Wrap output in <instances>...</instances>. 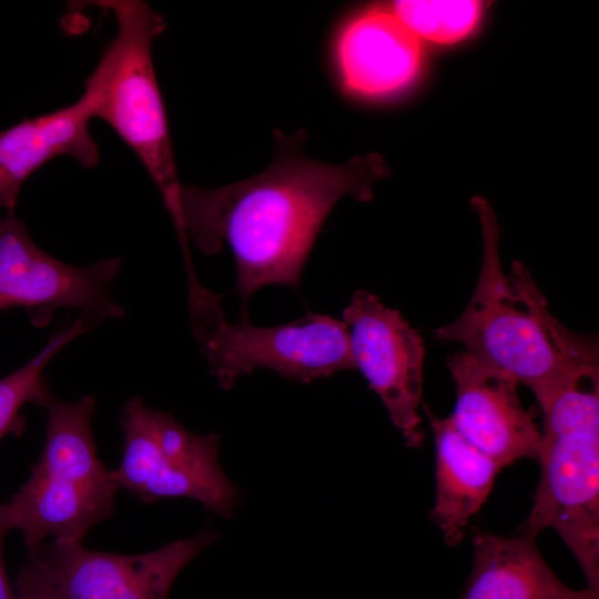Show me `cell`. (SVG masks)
Wrapping results in <instances>:
<instances>
[{
    "mask_svg": "<svg viewBox=\"0 0 599 599\" xmlns=\"http://www.w3.org/2000/svg\"><path fill=\"white\" fill-rule=\"evenodd\" d=\"M14 599H58L37 564L29 559L17 577Z\"/></svg>",
    "mask_w": 599,
    "mask_h": 599,
    "instance_id": "obj_18",
    "label": "cell"
},
{
    "mask_svg": "<svg viewBox=\"0 0 599 599\" xmlns=\"http://www.w3.org/2000/svg\"><path fill=\"white\" fill-rule=\"evenodd\" d=\"M483 234L478 281L464 312L435 337L458 342L477 361L525 384L539 406L576 375L598 367L597 343L556 319L546 300L518 262L505 275L499 260V227L489 203L474 196Z\"/></svg>",
    "mask_w": 599,
    "mask_h": 599,
    "instance_id": "obj_2",
    "label": "cell"
},
{
    "mask_svg": "<svg viewBox=\"0 0 599 599\" xmlns=\"http://www.w3.org/2000/svg\"><path fill=\"white\" fill-rule=\"evenodd\" d=\"M122 461L115 469L120 488L144 502L190 498L205 509L231 517L241 494L220 463V437L196 435L173 416L130 398L121 414Z\"/></svg>",
    "mask_w": 599,
    "mask_h": 599,
    "instance_id": "obj_7",
    "label": "cell"
},
{
    "mask_svg": "<svg viewBox=\"0 0 599 599\" xmlns=\"http://www.w3.org/2000/svg\"><path fill=\"white\" fill-rule=\"evenodd\" d=\"M95 397L75 402L51 396L45 443L28 480L7 504L13 529L22 532L28 554L48 537L80 541L114 510L120 489L114 470L98 457L92 433Z\"/></svg>",
    "mask_w": 599,
    "mask_h": 599,
    "instance_id": "obj_5",
    "label": "cell"
},
{
    "mask_svg": "<svg viewBox=\"0 0 599 599\" xmlns=\"http://www.w3.org/2000/svg\"><path fill=\"white\" fill-rule=\"evenodd\" d=\"M191 326L211 374L223 389L254 369H270L302 383L354 369L348 328L329 315L307 314L290 324L260 327L246 316L227 322L221 296L204 287L185 265Z\"/></svg>",
    "mask_w": 599,
    "mask_h": 599,
    "instance_id": "obj_6",
    "label": "cell"
},
{
    "mask_svg": "<svg viewBox=\"0 0 599 599\" xmlns=\"http://www.w3.org/2000/svg\"><path fill=\"white\" fill-rule=\"evenodd\" d=\"M473 554V570L459 599H599V592L565 585L534 536L475 530Z\"/></svg>",
    "mask_w": 599,
    "mask_h": 599,
    "instance_id": "obj_14",
    "label": "cell"
},
{
    "mask_svg": "<svg viewBox=\"0 0 599 599\" xmlns=\"http://www.w3.org/2000/svg\"><path fill=\"white\" fill-rule=\"evenodd\" d=\"M84 101L32 118L0 131V210L14 212L24 182L49 161L71 156L81 166L99 164L100 151Z\"/></svg>",
    "mask_w": 599,
    "mask_h": 599,
    "instance_id": "obj_13",
    "label": "cell"
},
{
    "mask_svg": "<svg viewBox=\"0 0 599 599\" xmlns=\"http://www.w3.org/2000/svg\"><path fill=\"white\" fill-rule=\"evenodd\" d=\"M422 57L420 40L390 8L375 7L354 16L334 44L343 88L366 98L386 97L407 87Z\"/></svg>",
    "mask_w": 599,
    "mask_h": 599,
    "instance_id": "obj_12",
    "label": "cell"
},
{
    "mask_svg": "<svg viewBox=\"0 0 599 599\" xmlns=\"http://www.w3.org/2000/svg\"><path fill=\"white\" fill-rule=\"evenodd\" d=\"M91 3L113 13L118 31L85 79L80 98L91 116L106 122L135 153L174 221L182 184L152 60L153 42L165 30V21L141 0Z\"/></svg>",
    "mask_w": 599,
    "mask_h": 599,
    "instance_id": "obj_4",
    "label": "cell"
},
{
    "mask_svg": "<svg viewBox=\"0 0 599 599\" xmlns=\"http://www.w3.org/2000/svg\"><path fill=\"white\" fill-rule=\"evenodd\" d=\"M435 443V501L433 521L444 541L458 545L471 519L486 502L501 467L468 441L449 417L425 408Z\"/></svg>",
    "mask_w": 599,
    "mask_h": 599,
    "instance_id": "obj_15",
    "label": "cell"
},
{
    "mask_svg": "<svg viewBox=\"0 0 599 599\" xmlns=\"http://www.w3.org/2000/svg\"><path fill=\"white\" fill-rule=\"evenodd\" d=\"M539 483L524 534L554 529L599 592V378L585 370L540 405Z\"/></svg>",
    "mask_w": 599,
    "mask_h": 599,
    "instance_id": "obj_3",
    "label": "cell"
},
{
    "mask_svg": "<svg viewBox=\"0 0 599 599\" xmlns=\"http://www.w3.org/2000/svg\"><path fill=\"white\" fill-rule=\"evenodd\" d=\"M447 366L456 387L449 419L473 445L501 468L524 458L537 459L540 429L518 395V382L509 374L455 353Z\"/></svg>",
    "mask_w": 599,
    "mask_h": 599,
    "instance_id": "obj_11",
    "label": "cell"
},
{
    "mask_svg": "<svg viewBox=\"0 0 599 599\" xmlns=\"http://www.w3.org/2000/svg\"><path fill=\"white\" fill-rule=\"evenodd\" d=\"M13 529L7 504L0 505V599H14L3 562V542L7 534Z\"/></svg>",
    "mask_w": 599,
    "mask_h": 599,
    "instance_id": "obj_19",
    "label": "cell"
},
{
    "mask_svg": "<svg viewBox=\"0 0 599 599\" xmlns=\"http://www.w3.org/2000/svg\"><path fill=\"white\" fill-rule=\"evenodd\" d=\"M122 260L110 257L74 266L44 252L14 212H0V312L24 308L34 325H45L57 308L120 318L124 309L111 295Z\"/></svg>",
    "mask_w": 599,
    "mask_h": 599,
    "instance_id": "obj_8",
    "label": "cell"
},
{
    "mask_svg": "<svg viewBox=\"0 0 599 599\" xmlns=\"http://www.w3.org/2000/svg\"><path fill=\"white\" fill-rule=\"evenodd\" d=\"M354 369L384 404L407 447L424 441L418 413L423 397L424 341L399 311L368 291L354 293L343 309Z\"/></svg>",
    "mask_w": 599,
    "mask_h": 599,
    "instance_id": "obj_10",
    "label": "cell"
},
{
    "mask_svg": "<svg viewBox=\"0 0 599 599\" xmlns=\"http://www.w3.org/2000/svg\"><path fill=\"white\" fill-rule=\"evenodd\" d=\"M217 538L214 530L141 555L90 550L53 539L28 554L58 599H167L179 573Z\"/></svg>",
    "mask_w": 599,
    "mask_h": 599,
    "instance_id": "obj_9",
    "label": "cell"
},
{
    "mask_svg": "<svg viewBox=\"0 0 599 599\" xmlns=\"http://www.w3.org/2000/svg\"><path fill=\"white\" fill-rule=\"evenodd\" d=\"M275 156L263 172L216 189L182 184L173 221L181 244L189 236L205 255L227 245L243 303L267 285L297 288L324 221L344 195L369 201L388 175L377 153L328 164L306 156L305 134L275 130Z\"/></svg>",
    "mask_w": 599,
    "mask_h": 599,
    "instance_id": "obj_1",
    "label": "cell"
},
{
    "mask_svg": "<svg viewBox=\"0 0 599 599\" xmlns=\"http://www.w3.org/2000/svg\"><path fill=\"white\" fill-rule=\"evenodd\" d=\"M101 322L100 317L82 312L74 323L54 333L27 364L0 378V440L8 434L21 432L20 410L26 404L43 407L52 396L43 375L50 361L72 339Z\"/></svg>",
    "mask_w": 599,
    "mask_h": 599,
    "instance_id": "obj_16",
    "label": "cell"
},
{
    "mask_svg": "<svg viewBox=\"0 0 599 599\" xmlns=\"http://www.w3.org/2000/svg\"><path fill=\"white\" fill-rule=\"evenodd\" d=\"M390 9L419 40L449 44L475 28L481 2L400 0L393 2Z\"/></svg>",
    "mask_w": 599,
    "mask_h": 599,
    "instance_id": "obj_17",
    "label": "cell"
}]
</instances>
